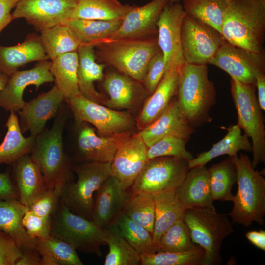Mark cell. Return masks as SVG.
I'll return each instance as SVG.
<instances>
[{
	"label": "cell",
	"mask_w": 265,
	"mask_h": 265,
	"mask_svg": "<svg viewBox=\"0 0 265 265\" xmlns=\"http://www.w3.org/2000/svg\"><path fill=\"white\" fill-rule=\"evenodd\" d=\"M181 0H169V3H174L177 2H179Z\"/></svg>",
	"instance_id": "cell-56"
},
{
	"label": "cell",
	"mask_w": 265,
	"mask_h": 265,
	"mask_svg": "<svg viewBox=\"0 0 265 265\" xmlns=\"http://www.w3.org/2000/svg\"><path fill=\"white\" fill-rule=\"evenodd\" d=\"M22 224L32 238H44L51 235V217H42L28 210L23 217Z\"/></svg>",
	"instance_id": "cell-47"
},
{
	"label": "cell",
	"mask_w": 265,
	"mask_h": 265,
	"mask_svg": "<svg viewBox=\"0 0 265 265\" xmlns=\"http://www.w3.org/2000/svg\"><path fill=\"white\" fill-rule=\"evenodd\" d=\"M76 123L80 129L78 136L80 158L85 161L111 162L119 144L130 134L113 136L98 135L89 123Z\"/></svg>",
	"instance_id": "cell-22"
},
{
	"label": "cell",
	"mask_w": 265,
	"mask_h": 265,
	"mask_svg": "<svg viewBox=\"0 0 265 265\" xmlns=\"http://www.w3.org/2000/svg\"><path fill=\"white\" fill-rule=\"evenodd\" d=\"M130 245L139 254L156 252L152 234L134 222L122 211L113 222Z\"/></svg>",
	"instance_id": "cell-40"
},
{
	"label": "cell",
	"mask_w": 265,
	"mask_h": 265,
	"mask_svg": "<svg viewBox=\"0 0 265 265\" xmlns=\"http://www.w3.org/2000/svg\"><path fill=\"white\" fill-rule=\"evenodd\" d=\"M19 199L17 189L13 184L9 174L0 173V199Z\"/></svg>",
	"instance_id": "cell-50"
},
{
	"label": "cell",
	"mask_w": 265,
	"mask_h": 265,
	"mask_svg": "<svg viewBox=\"0 0 265 265\" xmlns=\"http://www.w3.org/2000/svg\"><path fill=\"white\" fill-rule=\"evenodd\" d=\"M131 7L118 0H77L70 19L122 20Z\"/></svg>",
	"instance_id": "cell-34"
},
{
	"label": "cell",
	"mask_w": 265,
	"mask_h": 265,
	"mask_svg": "<svg viewBox=\"0 0 265 265\" xmlns=\"http://www.w3.org/2000/svg\"><path fill=\"white\" fill-rule=\"evenodd\" d=\"M77 0H21L12 16L25 19L37 30L53 27L70 19Z\"/></svg>",
	"instance_id": "cell-16"
},
{
	"label": "cell",
	"mask_w": 265,
	"mask_h": 265,
	"mask_svg": "<svg viewBox=\"0 0 265 265\" xmlns=\"http://www.w3.org/2000/svg\"><path fill=\"white\" fill-rule=\"evenodd\" d=\"M67 182L47 188L29 206V210L42 217H51L58 207L63 188Z\"/></svg>",
	"instance_id": "cell-46"
},
{
	"label": "cell",
	"mask_w": 265,
	"mask_h": 265,
	"mask_svg": "<svg viewBox=\"0 0 265 265\" xmlns=\"http://www.w3.org/2000/svg\"><path fill=\"white\" fill-rule=\"evenodd\" d=\"M265 0H230L224 14L221 34L230 44L264 52Z\"/></svg>",
	"instance_id": "cell-1"
},
{
	"label": "cell",
	"mask_w": 265,
	"mask_h": 265,
	"mask_svg": "<svg viewBox=\"0 0 265 265\" xmlns=\"http://www.w3.org/2000/svg\"><path fill=\"white\" fill-rule=\"evenodd\" d=\"M59 113L51 128L35 137L30 154L39 166L48 188L66 183L71 178L69 161L63 143L65 116L64 112Z\"/></svg>",
	"instance_id": "cell-6"
},
{
	"label": "cell",
	"mask_w": 265,
	"mask_h": 265,
	"mask_svg": "<svg viewBox=\"0 0 265 265\" xmlns=\"http://www.w3.org/2000/svg\"><path fill=\"white\" fill-rule=\"evenodd\" d=\"M65 98L54 85L50 90L26 102L18 112L19 124L22 132L29 131L36 137L44 130L47 122L60 108Z\"/></svg>",
	"instance_id": "cell-18"
},
{
	"label": "cell",
	"mask_w": 265,
	"mask_h": 265,
	"mask_svg": "<svg viewBox=\"0 0 265 265\" xmlns=\"http://www.w3.org/2000/svg\"><path fill=\"white\" fill-rule=\"evenodd\" d=\"M177 194L185 210L215 208L210 190L209 170L205 165L190 168L177 189Z\"/></svg>",
	"instance_id": "cell-24"
},
{
	"label": "cell",
	"mask_w": 265,
	"mask_h": 265,
	"mask_svg": "<svg viewBox=\"0 0 265 265\" xmlns=\"http://www.w3.org/2000/svg\"><path fill=\"white\" fill-rule=\"evenodd\" d=\"M64 101L70 107L76 123L86 122L92 125L101 136L129 134L136 126V123L127 112L109 108L81 94Z\"/></svg>",
	"instance_id": "cell-11"
},
{
	"label": "cell",
	"mask_w": 265,
	"mask_h": 265,
	"mask_svg": "<svg viewBox=\"0 0 265 265\" xmlns=\"http://www.w3.org/2000/svg\"><path fill=\"white\" fill-rule=\"evenodd\" d=\"M248 240L254 246L261 250L265 251V231H250L246 233Z\"/></svg>",
	"instance_id": "cell-53"
},
{
	"label": "cell",
	"mask_w": 265,
	"mask_h": 265,
	"mask_svg": "<svg viewBox=\"0 0 265 265\" xmlns=\"http://www.w3.org/2000/svg\"><path fill=\"white\" fill-rule=\"evenodd\" d=\"M189 229L183 218L177 220L161 236L156 246V252H181L194 248Z\"/></svg>",
	"instance_id": "cell-44"
},
{
	"label": "cell",
	"mask_w": 265,
	"mask_h": 265,
	"mask_svg": "<svg viewBox=\"0 0 265 265\" xmlns=\"http://www.w3.org/2000/svg\"><path fill=\"white\" fill-rule=\"evenodd\" d=\"M186 14L180 2L168 3L157 23V42L163 55L165 73L169 69L181 71L186 63L181 47V30Z\"/></svg>",
	"instance_id": "cell-14"
},
{
	"label": "cell",
	"mask_w": 265,
	"mask_h": 265,
	"mask_svg": "<svg viewBox=\"0 0 265 265\" xmlns=\"http://www.w3.org/2000/svg\"><path fill=\"white\" fill-rule=\"evenodd\" d=\"M204 250L198 245L188 250L140 255L141 265H203Z\"/></svg>",
	"instance_id": "cell-42"
},
{
	"label": "cell",
	"mask_w": 265,
	"mask_h": 265,
	"mask_svg": "<svg viewBox=\"0 0 265 265\" xmlns=\"http://www.w3.org/2000/svg\"><path fill=\"white\" fill-rule=\"evenodd\" d=\"M148 147L139 133L127 135L111 162V176L125 191L131 187L148 160Z\"/></svg>",
	"instance_id": "cell-15"
},
{
	"label": "cell",
	"mask_w": 265,
	"mask_h": 265,
	"mask_svg": "<svg viewBox=\"0 0 265 265\" xmlns=\"http://www.w3.org/2000/svg\"><path fill=\"white\" fill-rule=\"evenodd\" d=\"M195 128L186 121L173 98L164 111L154 121L139 132L148 147L168 136H174L187 141L195 132Z\"/></svg>",
	"instance_id": "cell-20"
},
{
	"label": "cell",
	"mask_w": 265,
	"mask_h": 265,
	"mask_svg": "<svg viewBox=\"0 0 265 265\" xmlns=\"http://www.w3.org/2000/svg\"><path fill=\"white\" fill-rule=\"evenodd\" d=\"M241 129L237 124L226 128L227 133L221 140L213 145L208 151L201 152L189 161V168L204 166L213 159L223 155L233 157L239 151H252L251 142Z\"/></svg>",
	"instance_id": "cell-30"
},
{
	"label": "cell",
	"mask_w": 265,
	"mask_h": 265,
	"mask_svg": "<svg viewBox=\"0 0 265 265\" xmlns=\"http://www.w3.org/2000/svg\"><path fill=\"white\" fill-rule=\"evenodd\" d=\"M122 21L71 18L62 24L70 27L83 44L94 45L109 38L118 30Z\"/></svg>",
	"instance_id": "cell-36"
},
{
	"label": "cell",
	"mask_w": 265,
	"mask_h": 265,
	"mask_svg": "<svg viewBox=\"0 0 265 265\" xmlns=\"http://www.w3.org/2000/svg\"><path fill=\"white\" fill-rule=\"evenodd\" d=\"M181 71L168 70L150 97L139 114L136 126L142 130L154 121L164 111L174 96L177 95Z\"/></svg>",
	"instance_id": "cell-23"
},
{
	"label": "cell",
	"mask_w": 265,
	"mask_h": 265,
	"mask_svg": "<svg viewBox=\"0 0 265 265\" xmlns=\"http://www.w3.org/2000/svg\"><path fill=\"white\" fill-rule=\"evenodd\" d=\"M136 81L125 74L107 73L103 82L109 97L105 106L117 110L132 107L142 95L141 87Z\"/></svg>",
	"instance_id": "cell-28"
},
{
	"label": "cell",
	"mask_w": 265,
	"mask_h": 265,
	"mask_svg": "<svg viewBox=\"0 0 265 265\" xmlns=\"http://www.w3.org/2000/svg\"><path fill=\"white\" fill-rule=\"evenodd\" d=\"M16 4L13 0H0V34L13 20L11 11Z\"/></svg>",
	"instance_id": "cell-51"
},
{
	"label": "cell",
	"mask_w": 265,
	"mask_h": 265,
	"mask_svg": "<svg viewBox=\"0 0 265 265\" xmlns=\"http://www.w3.org/2000/svg\"><path fill=\"white\" fill-rule=\"evenodd\" d=\"M166 72V66L162 53L159 51L149 62L143 80L145 90L150 95L155 91Z\"/></svg>",
	"instance_id": "cell-48"
},
{
	"label": "cell",
	"mask_w": 265,
	"mask_h": 265,
	"mask_svg": "<svg viewBox=\"0 0 265 265\" xmlns=\"http://www.w3.org/2000/svg\"><path fill=\"white\" fill-rule=\"evenodd\" d=\"M209 64L227 72L232 79L256 85V75L265 73V53H256L224 41Z\"/></svg>",
	"instance_id": "cell-13"
},
{
	"label": "cell",
	"mask_w": 265,
	"mask_h": 265,
	"mask_svg": "<svg viewBox=\"0 0 265 265\" xmlns=\"http://www.w3.org/2000/svg\"><path fill=\"white\" fill-rule=\"evenodd\" d=\"M78 63L77 51L61 54L51 61L50 71L55 85L65 99L81 94L77 78Z\"/></svg>",
	"instance_id": "cell-33"
},
{
	"label": "cell",
	"mask_w": 265,
	"mask_h": 265,
	"mask_svg": "<svg viewBox=\"0 0 265 265\" xmlns=\"http://www.w3.org/2000/svg\"><path fill=\"white\" fill-rule=\"evenodd\" d=\"M209 183L212 200L232 201L233 186L236 182L235 165L229 157L209 169Z\"/></svg>",
	"instance_id": "cell-38"
},
{
	"label": "cell",
	"mask_w": 265,
	"mask_h": 265,
	"mask_svg": "<svg viewBox=\"0 0 265 265\" xmlns=\"http://www.w3.org/2000/svg\"><path fill=\"white\" fill-rule=\"evenodd\" d=\"M110 165L111 162L85 161L75 166L77 181L65 184L60 202L72 212L91 220L94 194L111 175Z\"/></svg>",
	"instance_id": "cell-7"
},
{
	"label": "cell",
	"mask_w": 265,
	"mask_h": 265,
	"mask_svg": "<svg viewBox=\"0 0 265 265\" xmlns=\"http://www.w3.org/2000/svg\"><path fill=\"white\" fill-rule=\"evenodd\" d=\"M230 0H183L186 14L221 33L224 14Z\"/></svg>",
	"instance_id": "cell-39"
},
{
	"label": "cell",
	"mask_w": 265,
	"mask_h": 265,
	"mask_svg": "<svg viewBox=\"0 0 265 265\" xmlns=\"http://www.w3.org/2000/svg\"><path fill=\"white\" fill-rule=\"evenodd\" d=\"M105 240L109 246L104 265H137L139 255L128 242L118 227L112 223L104 229Z\"/></svg>",
	"instance_id": "cell-37"
},
{
	"label": "cell",
	"mask_w": 265,
	"mask_h": 265,
	"mask_svg": "<svg viewBox=\"0 0 265 265\" xmlns=\"http://www.w3.org/2000/svg\"><path fill=\"white\" fill-rule=\"evenodd\" d=\"M28 210L19 199H0V230L10 236L22 250L35 248L36 238L28 235L22 224Z\"/></svg>",
	"instance_id": "cell-29"
},
{
	"label": "cell",
	"mask_w": 265,
	"mask_h": 265,
	"mask_svg": "<svg viewBox=\"0 0 265 265\" xmlns=\"http://www.w3.org/2000/svg\"><path fill=\"white\" fill-rule=\"evenodd\" d=\"M256 87L258 91V102L262 111L265 110V73H260L256 77Z\"/></svg>",
	"instance_id": "cell-54"
},
{
	"label": "cell",
	"mask_w": 265,
	"mask_h": 265,
	"mask_svg": "<svg viewBox=\"0 0 265 265\" xmlns=\"http://www.w3.org/2000/svg\"><path fill=\"white\" fill-rule=\"evenodd\" d=\"M95 194L91 220L104 229L113 223L130 194L123 190L111 175Z\"/></svg>",
	"instance_id": "cell-21"
},
{
	"label": "cell",
	"mask_w": 265,
	"mask_h": 265,
	"mask_svg": "<svg viewBox=\"0 0 265 265\" xmlns=\"http://www.w3.org/2000/svg\"><path fill=\"white\" fill-rule=\"evenodd\" d=\"M224 41L219 31L186 14L181 30V47L185 63L209 64Z\"/></svg>",
	"instance_id": "cell-12"
},
{
	"label": "cell",
	"mask_w": 265,
	"mask_h": 265,
	"mask_svg": "<svg viewBox=\"0 0 265 265\" xmlns=\"http://www.w3.org/2000/svg\"><path fill=\"white\" fill-rule=\"evenodd\" d=\"M93 46L96 57L138 82H143L149 62L160 51L157 40L145 37L106 40Z\"/></svg>",
	"instance_id": "cell-4"
},
{
	"label": "cell",
	"mask_w": 265,
	"mask_h": 265,
	"mask_svg": "<svg viewBox=\"0 0 265 265\" xmlns=\"http://www.w3.org/2000/svg\"></svg>",
	"instance_id": "cell-58"
},
{
	"label": "cell",
	"mask_w": 265,
	"mask_h": 265,
	"mask_svg": "<svg viewBox=\"0 0 265 265\" xmlns=\"http://www.w3.org/2000/svg\"><path fill=\"white\" fill-rule=\"evenodd\" d=\"M40 40L48 60L69 52L77 51L83 44L68 26L60 24L40 31Z\"/></svg>",
	"instance_id": "cell-35"
},
{
	"label": "cell",
	"mask_w": 265,
	"mask_h": 265,
	"mask_svg": "<svg viewBox=\"0 0 265 265\" xmlns=\"http://www.w3.org/2000/svg\"><path fill=\"white\" fill-rule=\"evenodd\" d=\"M21 257L15 265H40V255L35 248L22 250Z\"/></svg>",
	"instance_id": "cell-52"
},
{
	"label": "cell",
	"mask_w": 265,
	"mask_h": 265,
	"mask_svg": "<svg viewBox=\"0 0 265 265\" xmlns=\"http://www.w3.org/2000/svg\"><path fill=\"white\" fill-rule=\"evenodd\" d=\"M35 248L40 255L46 254L58 265H83L77 250L66 242L51 234L44 238H36Z\"/></svg>",
	"instance_id": "cell-43"
},
{
	"label": "cell",
	"mask_w": 265,
	"mask_h": 265,
	"mask_svg": "<svg viewBox=\"0 0 265 265\" xmlns=\"http://www.w3.org/2000/svg\"><path fill=\"white\" fill-rule=\"evenodd\" d=\"M48 60L39 35L29 34L21 43L0 45V72L9 77L18 68L33 61Z\"/></svg>",
	"instance_id": "cell-26"
},
{
	"label": "cell",
	"mask_w": 265,
	"mask_h": 265,
	"mask_svg": "<svg viewBox=\"0 0 265 265\" xmlns=\"http://www.w3.org/2000/svg\"><path fill=\"white\" fill-rule=\"evenodd\" d=\"M15 2L17 3L18 2H19V1H20L21 0H13Z\"/></svg>",
	"instance_id": "cell-57"
},
{
	"label": "cell",
	"mask_w": 265,
	"mask_h": 265,
	"mask_svg": "<svg viewBox=\"0 0 265 265\" xmlns=\"http://www.w3.org/2000/svg\"><path fill=\"white\" fill-rule=\"evenodd\" d=\"M14 163L19 200L29 208L47 186L39 166L30 154L22 156Z\"/></svg>",
	"instance_id": "cell-27"
},
{
	"label": "cell",
	"mask_w": 265,
	"mask_h": 265,
	"mask_svg": "<svg viewBox=\"0 0 265 265\" xmlns=\"http://www.w3.org/2000/svg\"><path fill=\"white\" fill-rule=\"evenodd\" d=\"M51 61H38L32 68L17 70L9 76L4 88L0 91V107L10 112H19L25 105L23 93L26 87L54 81L50 71Z\"/></svg>",
	"instance_id": "cell-17"
},
{
	"label": "cell",
	"mask_w": 265,
	"mask_h": 265,
	"mask_svg": "<svg viewBox=\"0 0 265 265\" xmlns=\"http://www.w3.org/2000/svg\"><path fill=\"white\" fill-rule=\"evenodd\" d=\"M236 169L238 191L234 195L229 215L233 223L244 227L253 222L263 225L265 216V179L256 170L245 154L229 157Z\"/></svg>",
	"instance_id": "cell-2"
},
{
	"label": "cell",
	"mask_w": 265,
	"mask_h": 265,
	"mask_svg": "<svg viewBox=\"0 0 265 265\" xmlns=\"http://www.w3.org/2000/svg\"><path fill=\"white\" fill-rule=\"evenodd\" d=\"M22 253L15 241L0 230V265H15Z\"/></svg>",
	"instance_id": "cell-49"
},
{
	"label": "cell",
	"mask_w": 265,
	"mask_h": 265,
	"mask_svg": "<svg viewBox=\"0 0 265 265\" xmlns=\"http://www.w3.org/2000/svg\"><path fill=\"white\" fill-rule=\"evenodd\" d=\"M183 219L193 242L204 251L203 265H219L222 262L220 250L226 237L234 232L233 223L226 214L209 207L187 209Z\"/></svg>",
	"instance_id": "cell-5"
},
{
	"label": "cell",
	"mask_w": 265,
	"mask_h": 265,
	"mask_svg": "<svg viewBox=\"0 0 265 265\" xmlns=\"http://www.w3.org/2000/svg\"><path fill=\"white\" fill-rule=\"evenodd\" d=\"M189 160L174 156L148 159L131 186L130 195L147 193L154 196L177 190L189 170Z\"/></svg>",
	"instance_id": "cell-10"
},
{
	"label": "cell",
	"mask_w": 265,
	"mask_h": 265,
	"mask_svg": "<svg viewBox=\"0 0 265 265\" xmlns=\"http://www.w3.org/2000/svg\"><path fill=\"white\" fill-rule=\"evenodd\" d=\"M168 3L169 0H152L141 6L132 5L118 30L106 40L141 38L152 34L157 30L158 21Z\"/></svg>",
	"instance_id": "cell-19"
},
{
	"label": "cell",
	"mask_w": 265,
	"mask_h": 265,
	"mask_svg": "<svg viewBox=\"0 0 265 265\" xmlns=\"http://www.w3.org/2000/svg\"><path fill=\"white\" fill-rule=\"evenodd\" d=\"M9 77L8 75L0 72V91L4 88Z\"/></svg>",
	"instance_id": "cell-55"
},
{
	"label": "cell",
	"mask_w": 265,
	"mask_h": 265,
	"mask_svg": "<svg viewBox=\"0 0 265 265\" xmlns=\"http://www.w3.org/2000/svg\"><path fill=\"white\" fill-rule=\"evenodd\" d=\"M256 86L231 80V93L238 116V125L251 139L252 164L265 163V127L262 110L255 93Z\"/></svg>",
	"instance_id": "cell-8"
},
{
	"label": "cell",
	"mask_w": 265,
	"mask_h": 265,
	"mask_svg": "<svg viewBox=\"0 0 265 265\" xmlns=\"http://www.w3.org/2000/svg\"><path fill=\"white\" fill-rule=\"evenodd\" d=\"M155 220L152 238L155 246L163 234L177 220L183 218L185 212L177 197V190L154 196Z\"/></svg>",
	"instance_id": "cell-32"
},
{
	"label": "cell",
	"mask_w": 265,
	"mask_h": 265,
	"mask_svg": "<svg viewBox=\"0 0 265 265\" xmlns=\"http://www.w3.org/2000/svg\"><path fill=\"white\" fill-rule=\"evenodd\" d=\"M187 141L174 136L164 137L148 147V159L158 157L174 156L189 161L194 157L186 148Z\"/></svg>",
	"instance_id": "cell-45"
},
{
	"label": "cell",
	"mask_w": 265,
	"mask_h": 265,
	"mask_svg": "<svg viewBox=\"0 0 265 265\" xmlns=\"http://www.w3.org/2000/svg\"><path fill=\"white\" fill-rule=\"evenodd\" d=\"M77 53V78L80 94L92 101L105 106L107 99L96 89L94 84L95 81L103 80L104 64L96 62L93 45L82 44L78 49Z\"/></svg>",
	"instance_id": "cell-25"
},
{
	"label": "cell",
	"mask_w": 265,
	"mask_h": 265,
	"mask_svg": "<svg viewBox=\"0 0 265 265\" xmlns=\"http://www.w3.org/2000/svg\"><path fill=\"white\" fill-rule=\"evenodd\" d=\"M176 95L179 109L192 127L212 121L210 110L216 103V91L209 78L207 65L186 63L181 70Z\"/></svg>",
	"instance_id": "cell-3"
},
{
	"label": "cell",
	"mask_w": 265,
	"mask_h": 265,
	"mask_svg": "<svg viewBox=\"0 0 265 265\" xmlns=\"http://www.w3.org/2000/svg\"><path fill=\"white\" fill-rule=\"evenodd\" d=\"M53 214L52 235L76 250L102 256L100 247L106 245L103 229L92 220L72 212L60 202Z\"/></svg>",
	"instance_id": "cell-9"
},
{
	"label": "cell",
	"mask_w": 265,
	"mask_h": 265,
	"mask_svg": "<svg viewBox=\"0 0 265 265\" xmlns=\"http://www.w3.org/2000/svg\"><path fill=\"white\" fill-rule=\"evenodd\" d=\"M122 212L152 235L155 220L154 195L143 192L130 195Z\"/></svg>",
	"instance_id": "cell-41"
},
{
	"label": "cell",
	"mask_w": 265,
	"mask_h": 265,
	"mask_svg": "<svg viewBox=\"0 0 265 265\" xmlns=\"http://www.w3.org/2000/svg\"><path fill=\"white\" fill-rule=\"evenodd\" d=\"M6 135L0 144V165L14 163L22 156L30 154L35 137H25L21 129L15 112H10L5 123Z\"/></svg>",
	"instance_id": "cell-31"
}]
</instances>
